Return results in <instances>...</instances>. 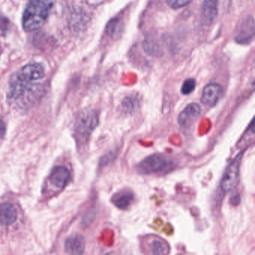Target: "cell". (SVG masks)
I'll return each mask as SVG.
<instances>
[{
  "label": "cell",
  "mask_w": 255,
  "mask_h": 255,
  "mask_svg": "<svg viewBox=\"0 0 255 255\" xmlns=\"http://www.w3.org/2000/svg\"><path fill=\"white\" fill-rule=\"evenodd\" d=\"M17 211L10 202H4L0 205V224L10 226L16 221Z\"/></svg>",
  "instance_id": "5bb4252c"
},
{
  "label": "cell",
  "mask_w": 255,
  "mask_h": 255,
  "mask_svg": "<svg viewBox=\"0 0 255 255\" xmlns=\"http://www.w3.org/2000/svg\"><path fill=\"white\" fill-rule=\"evenodd\" d=\"M85 247V240L79 235L70 237L65 242L66 252L70 255H82Z\"/></svg>",
  "instance_id": "7c38bea8"
},
{
  "label": "cell",
  "mask_w": 255,
  "mask_h": 255,
  "mask_svg": "<svg viewBox=\"0 0 255 255\" xmlns=\"http://www.w3.org/2000/svg\"><path fill=\"white\" fill-rule=\"evenodd\" d=\"M230 202L231 203H232V205H235V206H236V205H239L240 202H241V197H240V196L238 194L234 195V196L231 198Z\"/></svg>",
  "instance_id": "d6986e66"
},
{
  "label": "cell",
  "mask_w": 255,
  "mask_h": 255,
  "mask_svg": "<svg viewBox=\"0 0 255 255\" xmlns=\"http://www.w3.org/2000/svg\"><path fill=\"white\" fill-rule=\"evenodd\" d=\"M219 0H205L202 7V21L205 25L212 23L218 14Z\"/></svg>",
  "instance_id": "9c48e42d"
},
{
  "label": "cell",
  "mask_w": 255,
  "mask_h": 255,
  "mask_svg": "<svg viewBox=\"0 0 255 255\" xmlns=\"http://www.w3.org/2000/svg\"><path fill=\"white\" fill-rule=\"evenodd\" d=\"M196 82L195 79H187L183 84L182 87H181V93L184 95H188V94H191L196 89Z\"/></svg>",
  "instance_id": "e0dca14e"
},
{
  "label": "cell",
  "mask_w": 255,
  "mask_h": 255,
  "mask_svg": "<svg viewBox=\"0 0 255 255\" xmlns=\"http://www.w3.org/2000/svg\"><path fill=\"white\" fill-rule=\"evenodd\" d=\"M44 86L36 81L28 80L14 73L9 82L8 103L19 111H27L43 97Z\"/></svg>",
  "instance_id": "6da1fadb"
},
{
  "label": "cell",
  "mask_w": 255,
  "mask_h": 255,
  "mask_svg": "<svg viewBox=\"0 0 255 255\" xmlns=\"http://www.w3.org/2000/svg\"><path fill=\"white\" fill-rule=\"evenodd\" d=\"M202 109L200 106L196 103H191L185 108L178 117V123L183 128L193 125L200 116Z\"/></svg>",
  "instance_id": "8992f818"
},
{
  "label": "cell",
  "mask_w": 255,
  "mask_h": 255,
  "mask_svg": "<svg viewBox=\"0 0 255 255\" xmlns=\"http://www.w3.org/2000/svg\"><path fill=\"white\" fill-rule=\"evenodd\" d=\"M147 251L148 255H169L170 247L164 240L153 237L148 241Z\"/></svg>",
  "instance_id": "30bf717a"
},
{
  "label": "cell",
  "mask_w": 255,
  "mask_h": 255,
  "mask_svg": "<svg viewBox=\"0 0 255 255\" xmlns=\"http://www.w3.org/2000/svg\"><path fill=\"white\" fill-rule=\"evenodd\" d=\"M98 116L94 111L85 109L79 113L75 124V133L79 138H85L98 125Z\"/></svg>",
  "instance_id": "3957f363"
},
{
  "label": "cell",
  "mask_w": 255,
  "mask_h": 255,
  "mask_svg": "<svg viewBox=\"0 0 255 255\" xmlns=\"http://www.w3.org/2000/svg\"><path fill=\"white\" fill-rule=\"evenodd\" d=\"M222 94L223 88L221 85L217 83H211L204 88L201 100L205 106H214L218 103Z\"/></svg>",
  "instance_id": "52a82bcc"
},
{
  "label": "cell",
  "mask_w": 255,
  "mask_h": 255,
  "mask_svg": "<svg viewBox=\"0 0 255 255\" xmlns=\"http://www.w3.org/2000/svg\"><path fill=\"white\" fill-rule=\"evenodd\" d=\"M134 196L131 192L123 190L114 195L112 202L119 209L125 210L131 205Z\"/></svg>",
  "instance_id": "9a60e30c"
},
{
  "label": "cell",
  "mask_w": 255,
  "mask_h": 255,
  "mask_svg": "<svg viewBox=\"0 0 255 255\" xmlns=\"http://www.w3.org/2000/svg\"><path fill=\"white\" fill-rule=\"evenodd\" d=\"M168 160L160 154H152L144 159L137 166V170L142 174H152L166 169Z\"/></svg>",
  "instance_id": "5b68a950"
},
{
  "label": "cell",
  "mask_w": 255,
  "mask_h": 255,
  "mask_svg": "<svg viewBox=\"0 0 255 255\" xmlns=\"http://www.w3.org/2000/svg\"><path fill=\"white\" fill-rule=\"evenodd\" d=\"M52 6V0H31L22 14L23 29L33 31L41 28L49 16Z\"/></svg>",
  "instance_id": "7a4b0ae2"
},
{
  "label": "cell",
  "mask_w": 255,
  "mask_h": 255,
  "mask_svg": "<svg viewBox=\"0 0 255 255\" xmlns=\"http://www.w3.org/2000/svg\"><path fill=\"white\" fill-rule=\"evenodd\" d=\"M70 178V173L67 168L63 166H57L51 172L49 181L55 187L63 188L67 185Z\"/></svg>",
  "instance_id": "ba28073f"
},
{
  "label": "cell",
  "mask_w": 255,
  "mask_h": 255,
  "mask_svg": "<svg viewBox=\"0 0 255 255\" xmlns=\"http://www.w3.org/2000/svg\"><path fill=\"white\" fill-rule=\"evenodd\" d=\"M5 130V125H4V122L0 119V137L4 134Z\"/></svg>",
  "instance_id": "ffe728a7"
},
{
  "label": "cell",
  "mask_w": 255,
  "mask_h": 255,
  "mask_svg": "<svg viewBox=\"0 0 255 255\" xmlns=\"http://www.w3.org/2000/svg\"><path fill=\"white\" fill-rule=\"evenodd\" d=\"M18 74L24 79L31 81H39L43 79L44 76V70L40 64H28L24 66L19 72Z\"/></svg>",
  "instance_id": "8fae6325"
},
{
  "label": "cell",
  "mask_w": 255,
  "mask_h": 255,
  "mask_svg": "<svg viewBox=\"0 0 255 255\" xmlns=\"http://www.w3.org/2000/svg\"><path fill=\"white\" fill-rule=\"evenodd\" d=\"M138 104H139L138 99L136 97L130 96V97H126L123 100L121 107L124 112H127V113H131L132 112L136 110Z\"/></svg>",
  "instance_id": "2e32d148"
},
{
  "label": "cell",
  "mask_w": 255,
  "mask_h": 255,
  "mask_svg": "<svg viewBox=\"0 0 255 255\" xmlns=\"http://www.w3.org/2000/svg\"><path fill=\"white\" fill-rule=\"evenodd\" d=\"M254 19L253 17L249 18L242 24L241 29L237 34V42L242 44L250 43L254 36Z\"/></svg>",
  "instance_id": "4fadbf2b"
},
{
  "label": "cell",
  "mask_w": 255,
  "mask_h": 255,
  "mask_svg": "<svg viewBox=\"0 0 255 255\" xmlns=\"http://www.w3.org/2000/svg\"><path fill=\"white\" fill-rule=\"evenodd\" d=\"M166 1L171 7L178 9L187 5L192 0H166Z\"/></svg>",
  "instance_id": "ac0fdd59"
},
{
  "label": "cell",
  "mask_w": 255,
  "mask_h": 255,
  "mask_svg": "<svg viewBox=\"0 0 255 255\" xmlns=\"http://www.w3.org/2000/svg\"><path fill=\"white\" fill-rule=\"evenodd\" d=\"M242 155L243 153H240L226 168V172L221 181V189L226 193L232 191L238 185L240 178V166H241Z\"/></svg>",
  "instance_id": "277c9868"
}]
</instances>
